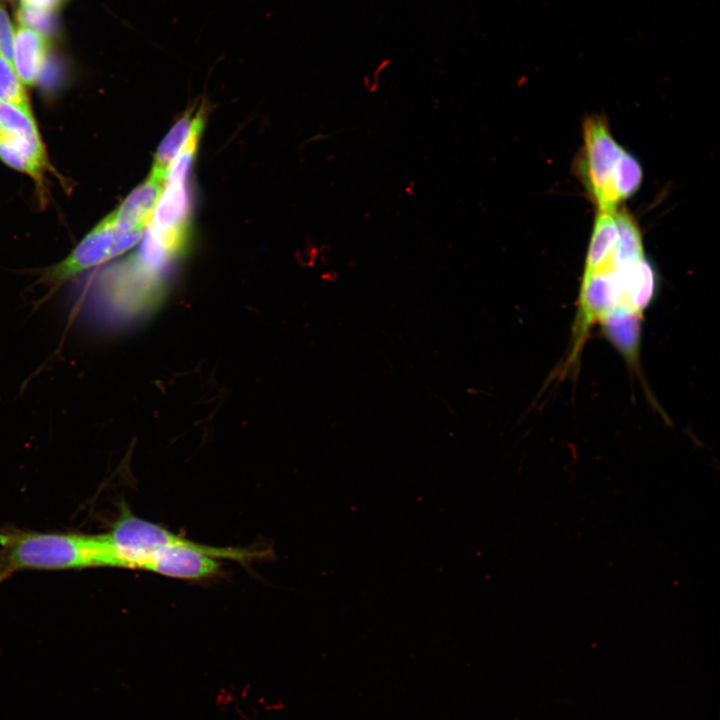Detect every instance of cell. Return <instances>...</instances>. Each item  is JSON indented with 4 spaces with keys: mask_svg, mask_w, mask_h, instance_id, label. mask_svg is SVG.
<instances>
[{
    "mask_svg": "<svg viewBox=\"0 0 720 720\" xmlns=\"http://www.w3.org/2000/svg\"><path fill=\"white\" fill-rule=\"evenodd\" d=\"M618 232L615 212L599 211L589 243L585 267H593L606 259L614 250Z\"/></svg>",
    "mask_w": 720,
    "mask_h": 720,
    "instance_id": "obj_10",
    "label": "cell"
},
{
    "mask_svg": "<svg viewBox=\"0 0 720 720\" xmlns=\"http://www.w3.org/2000/svg\"><path fill=\"white\" fill-rule=\"evenodd\" d=\"M48 48L45 33L20 23L15 33L12 64L24 85L38 82L47 60Z\"/></svg>",
    "mask_w": 720,
    "mask_h": 720,
    "instance_id": "obj_8",
    "label": "cell"
},
{
    "mask_svg": "<svg viewBox=\"0 0 720 720\" xmlns=\"http://www.w3.org/2000/svg\"><path fill=\"white\" fill-rule=\"evenodd\" d=\"M0 159L13 169L41 177L46 156L30 107L0 101Z\"/></svg>",
    "mask_w": 720,
    "mask_h": 720,
    "instance_id": "obj_5",
    "label": "cell"
},
{
    "mask_svg": "<svg viewBox=\"0 0 720 720\" xmlns=\"http://www.w3.org/2000/svg\"><path fill=\"white\" fill-rule=\"evenodd\" d=\"M163 182L149 176L107 218L122 231H143L150 223Z\"/></svg>",
    "mask_w": 720,
    "mask_h": 720,
    "instance_id": "obj_7",
    "label": "cell"
},
{
    "mask_svg": "<svg viewBox=\"0 0 720 720\" xmlns=\"http://www.w3.org/2000/svg\"><path fill=\"white\" fill-rule=\"evenodd\" d=\"M67 0H20L19 19L32 16H49L61 8Z\"/></svg>",
    "mask_w": 720,
    "mask_h": 720,
    "instance_id": "obj_14",
    "label": "cell"
},
{
    "mask_svg": "<svg viewBox=\"0 0 720 720\" xmlns=\"http://www.w3.org/2000/svg\"><path fill=\"white\" fill-rule=\"evenodd\" d=\"M191 209L188 184L167 183L155 206L149 228L168 242L186 247L191 232Z\"/></svg>",
    "mask_w": 720,
    "mask_h": 720,
    "instance_id": "obj_6",
    "label": "cell"
},
{
    "mask_svg": "<svg viewBox=\"0 0 720 720\" xmlns=\"http://www.w3.org/2000/svg\"><path fill=\"white\" fill-rule=\"evenodd\" d=\"M112 567L105 534L0 528V582L22 570Z\"/></svg>",
    "mask_w": 720,
    "mask_h": 720,
    "instance_id": "obj_1",
    "label": "cell"
},
{
    "mask_svg": "<svg viewBox=\"0 0 720 720\" xmlns=\"http://www.w3.org/2000/svg\"><path fill=\"white\" fill-rule=\"evenodd\" d=\"M109 547L112 567L149 571L156 556L166 547L184 537L132 513L125 502L119 515L104 533Z\"/></svg>",
    "mask_w": 720,
    "mask_h": 720,
    "instance_id": "obj_2",
    "label": "cell"
},
{
    "mask_svg": "<svg viewBox=\"0 0 720 720\" xmlns=\"http://www.w3.org/2000/svg\"><path fill=\"white\" fill-rule=\"evenodd\" d=\"M0 101L30 107L24 84L18 77L13 64L0 54Z\"/></svg>",
    "mask_w": 720,
    "mask_h": 720,
    "instance_id": "obj_12",
    "label": "cell"
},
{
    "mask_svg": "<svg viewBox=\"0 0 720 720\" xmlns=\"http://www.w3.org/2000/svg\"><path fill=\"white\" fill-rule=\"evenodd\" d=\"M584 147L578 166L583 182L599 211L616 212L618 198L614 172L624 149L615 141L607 121L598 115L585 119Z\"/></svg>",
    "mask_w": 720,
    "mask_h": 720,
    "instance_id": "obj_3",
    "label": "cell"
},
{
    "mask_svg": "<svg viewBox=\"0 0 720 720\" xmlns=\"http://www.w3.org/2000/svg\"><path fill=\"white\" fill-rule=\"evenodd\" d=\"M142 235L143 231H122L105 217L65 259L43 271L40 280L56 288L79 273L125 253Z\"/></svg>",
    "mask_w": 720,
    "mask_h": 720,
    "instance_id": "obj_4",
    "label": "cell"
},
{
    "mask_svg": "<svg viewBox=\"0 0 720 720\" xmlns=\"http://www.w3.org/2000/svg\"><path fill=\"white\" fill-rule=\"evenodd\" d=\"M15 33L16 29L8 12L4 6L0 4V54L11 63Z\"/></svg>",
    "mask_w": 720,
    "mask_h": 720,
    "instance_id": "obj_15",
    "label": "cell"
},
{
    "mask_svg": "<svg viewBox=\"0 0 720 720\" xmlns=\"http://www.w3.org/2000/svg\"><path fill=\"white\" fill-rule=\"evenodd\" d=\"M642 169L637 159L623 151L614 172V189L618 201L631 197L639 188Z\"/></svg>",
    "mask_w": 720,
    "mask_h": 720,
    "instance_id": "obj_11",
    "label": "cell"
},
{
    "mask_svg": "<svg viewBox=\"0 0 720 720\" xmlns=\"http://www.w3.org/2000/svg\"><path fill=\"white\" fill-rule=\"evenodd\" d=\"M203 128L197 129L189 138L183 149L171 163L167 173V183L186 182L189 176L199 139Z\"/></svg>",
    "mask_w": 720,
    "mask_h": 720,
    "instance_id": "obj_13",
    "label": "cell"
},
{
    "mask_svg": "<svg viewBox=\"0 0 720 720\" xmlns=\"http://www.w3.org/2000/svg\"><path fill=\"white\" fill-rule=\"evenodd\" d=\"M205 121L204 106H200L198 109L191 108L184 112L160 143L149 176L164 183L174 158L183 149L191 135L197 129L204 128Z\"/></svg>",
    "mask_w": 720,
    "mask_h": 720,
    "instance_id": "obj_9",
    "label": "cell"
}]
</instances>
